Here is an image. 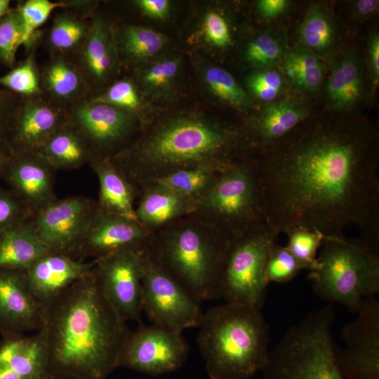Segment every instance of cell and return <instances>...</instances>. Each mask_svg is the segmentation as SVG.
Instances as JSON below:
<instances>
[{
	"instance_id": "7bdbcfd3",
	"label": "cell",
	"mask_w": 379,
	"mask_h": 379,
	"mask_svg": "<svg viewBox=\"0 0 379 379\" xmlns=\"http://www.w3.org/2000/svg\"><path fill=\"white\" fill-rule=\"evenodd\" d=\"M90 99L112 105L131 114L137 111L141 105L136 87L128 79L115 81L102 93Z\"/></svg>"
},
{
	"instance_id": "44dd1931",
	"label": "cell",
	"mask_w": 379,
	"mask_h": 379,
	"mask_svg": "<svg viewBox=\"0 0 379 379\" xmlns=\"http://www.w3.org/2000/svg\"><path fill=\"white\" fill-rule=\"evenodd\" d=\"M48 358L41 331L3 338L0 343V379H46Z\"/></svg>"
},
{
	"instance_id": "7dc6e473",
	"label": "cell",
	"mask_w": 379,
	"mask_h": 379,
	"mask_svg": "<svg viewBox=\"0 0 379 379\" xmlns=\"http://www.w3.org/2000/svg\"><path fill=\"white\" fill-rule=\"evenodd\" d=\"M20 98V95L0 86V143L9 148L7 131Z\"/></svg>"
},
{
	"instance_id": "816d5d0a",
	"label": "cell",
	"mask_w": 379,
	"mask_h": 379,
	"mask_svg": "<svg viewBox=\"0 0 379 379\" xmlns=\"http://www.w3.org/2000/svg\"><path fill=\"white\" fill-rule=\"evenodd\" d=\"M67 6V9L76 13L85 18H88L93 13L95 2L92 1H62Z\"/></svg>"
},
{
	"instance_id": "83f0119b",
	"label": "cell",
	"mask_w": 379,
	"mask_h": 379,
	"mask_svg": "<svg viewBox=\"0 0 379 379\" xmlns=\"http://www.w3.org/2000/svg\"><path fill=\"white\" fill-rule=\"evenodd\" d=\"M36 152L55 170L77 168L93 157L88 143L69 120Z\"/></svg>"
},
{
	"instance_id": "c3c4849f",
	"label": "cell",
	"mask_w": 379,
	"mask_h": 379,
	"mask_svg": "<svg viewBox=\"0 0 379 379\" xmlns=\"http://www.w3.org/2000/svg\"><path fill=\"white\" fill-rule=\"evenodd\" d=\"M135 4L143 13L156 19L166 18L170 11V3L167 0H138Z\"/></svg>"
},
{
	"instance_id": "7402d4cb",
	"label": "cell",
	"mask_w": 379,
	"mask_h": 379,
	"mask_svg": "<svg viewBox=\"0 0 379 379\" xmlns=\"http://www.w3.org/2000/svg\"><path fill=\"white\" fill-rule=\"evenodd\" d=\"M138 193L140 197L135 208V217L151 233L192 214L197 206L196 200L158 183H149Z\"/></svg>"
},
{
	"instance_id": "9f6ffc18",
	"label": "cell",
	"mask_w": 379,
	"mask_h": 379,
	"mask_svg": "<svg viewBox=\"0 0 379 379\" xmlns=\"http://www.w3.org/2000/svg\"><path fill=\"white\" fill-rule=\"evenodd\" d=\"M46 379H62L60 378H58L57 376H55L51 373H49V375H48V377L46 378Z\"/></svg>"
},
{
	"instance_id": "681fc988",
	"label": "cell",
	"mask_w": 379,
	"mask_h": 379,
	"mask_svg": "<svg viewBox=\"0 0 379 379\" xmlns=\"http://www.w3.org/2000/svg\"><path fill=\"white\" fill-rule=\"evenodd\" d=\"M287 0H260L257 3V8L260 14L265 18L271 19L283 13L288 7Z\"/></svg>"
},
{
	"instance_id": "603a6c76",
	"label": "cell",
	"mask_w": 379,
	"mask_h": 379,
	"mask_svg": "<svg viewBox=\"0 0 379 379\" xmlns=\"http://www.w3.org/2000/svg\"><path fill=\"white\" fill-rule=\"evenodd\" d=\"M74 62L82 73L89 90L106 82L118 66V52L113 34L101 16L91 20L87 39L76 55Z\"/></svg>"
},
{
	"instance_id": "11a10c76",
	"label": "cell",
	"mask_w": 379,
	"mask_h": 379,
	"mask_svg": "<svg viewBox=\"0 0 379 379\" xmlns=\"http://www.w3.org/2000/svg\"><path fill=\"white\" fill-rule=\"evenodd\" d=\"M11 1L0 0V20L6 15L12 9L10 6Z\"/></svg>"
},
{
	"instance_id": "ab89813d",
	"label": "cell",
	"mask_w": 379,
	"mask_h": 379,
	"mask_svg": "<svg viewBox=\"0 0 379 379\" xmlns=\"http://www.w3.org/2000/svg\"><path fill=\"white\" fill-rule=\"evenodd\" d=\"M303 270L286 246L275 244L272 248L265 266V277L268 283H286Z\"/></svg>"
},
{
	"instance_id": "cb8c5ba5",
	"label": "cell",
	"mask_w": 379,
	"mask_h": 379,
	"mask_svg": "<svg viewBox=\"0 0 379 379\" xmlns=\"http://www.w3.org/2000/svg\"><path fill=\"white\" fill-rule=\"evenodd\" d=\"M43 96L53 105L68 109L87 98L88 86L74 62L53 54L39 70Z\"/></svg>"
},
{
	"instance_id": "836d02e7",
	"label": "cell",
	"mask_w": 379,
	"mask_h": 379,
	"mask_svg": "<svg viewBox=\"0 0 379 379\" xmlns=\"http://www.w3.org/2000/svg\"><path fill=\"white\" fill-rule=\"evenodd\" d=\"M0 86L21 97L43 95L32 53L7 74L0 76Z\"/></svg>"
},
{
	"instance_id": "e0dca14e",
	"label": "cell",
	"mask_w": 379,
	"mask_h": 379,
	"mask_svg": "<svg viewBox=\"0 0 379 379\" xmlns=\"http://www.w3.org/2000/svg\"><path fill=\"white\" fill-rule=\"evenodd\" d=\"M69 121L84 136L93 154L123 140L133 126V114L112 105L86 98L68 109Z\"/></svg>"
},
{
	"instance_id": "52a82bcc",
	"label": "cell",
	"mask_w": 379,
	"mask_h": 379,
	"mask_svg": "<svg viewBox=\"0 0 379 379\" xmlns=\"http://www.w3.org/2000/svg\"><path fill=\"white\" fill-rule=\"evenodd\" d=\"M331 304L291 326L269 352L262 379H345L335 358Z\"/></svg>"
},
{
	"instance_id": "30bf717a",
	"label": "cell",
	"mask_w": 379,
	"mask_h": 379,
	"mask_svg": "<svg viewBox=\"0 0 379 379\" xmlns=\"http://www.w3.org/2000/svg\"><path fill=\"white\" fill-rule=\"evenodd\" d=\"M142 312L153 324L182 332L199 327L200 303L149 257L145 246L142 265Z\"/></svg>"
},
{
	"instance_id": "8fae6325",
	"label": "cell",
	"mask_w": 379,
	"mask_h": 379,
	"mask_svg": "<svg viewBox=\"0 0 379 379\" xmlns=\"http://www.w3.org/2000/svg\"><path fill=\"white\" fill-rule=\"evenodd\" d=\"M188 352L182 332L153 324H140L135 331H129L119 355L118 368L157 376L179 368Z\"/></svg>"
},
{
	"instance_id": "f6af8a7d",
	"label": "cell",
	"mask_w": 379,
	"mask_h": 379,
	"mask_svg": "<svg viewBox=\"0 0 379 379\" xmlns=\"http://www.w3.org/2000/svg\"><path fill=\"white\" fill-rule=\"evenodd\" d=\"M32 216L8 189L0 187V230Z\"/></svg>"
},
{
	"instance_id": "4dcf8cb0",
	"label": "cell",
	"mask_w": 379,
	"mask_h": 379,
	"mask_svg": "<svg viewBox=\"0 0 379 379\" xmlns=\"http://www.w3.org/2000/svg\"><path fill=\"white\" fill-rule=\"evenodd\" d=\"M283 70L297 88L313 91L323 82L324 68L318 55L306 49L290 52L284 58Z\"/></svg>"
},
{
	"instance_id": "f546056e",
	"label": "cell",
	"mask_w": 379,
	"mask_h": 379,
	"mask_svg": "<svg viewBox=\"0 0 379 379\" xmlns=\"http://www.w3.org/2000/svg\"><path fill=\"white\" fill-rule=\"evenodd\" d=\"M86 18L71 11L55 16L47 37L53 55H77L81 51L91 27Z\"/></svg>"
},
{
	"instance_id": "74e56055",
	"label": "cell",
	"mask_w": 379,
	"mask_h": 379,
	"mask_svg": "<svg viewBox=\"0 0 379 379\" xmlns=\"http://www.w3.org/2000/svg\"><path fill=\"white\" fill-rule=\"evenodd\" d=\"M204 80L209 90L222 100L237 107L248 105L249 99L246 93L225 69L208 67L204 72Z\"/></svg>"
},
{
	"instance_id": "d6986e66",
	"label": "cell",
	"mask_w": 379,
	"mask_h": 379,
	"mask_svg": "<svg viewBox=\"0 0 379 379\" xmlns=\"http://www.w3.org/2000/svg\"><path fill=\"white\" fill-rule=\"evenodd\" d=\"M55 169L36 152L13 154L3 178L31 215L56 199Z\"/></svg>"
},
{
	"instance_id": "9c48e42d",
	"label": "cell",
	"mask_w": 379,
	"mask_h": 379,
	"mask_svg": "<svg viewBox=\"0 0 379 379\" xmlns=\"http://www.w3.org/2000/svg\"><path fill=\"white\" fill-rule=\"evenodd\" d=\"M278 234L264 222L230 240L220 277V295L226 303L262 309L269 284L266 262Z\"/></svg>"
},
{
	"instance_id": "5bb4252c",
	"label": "cell",
	"mask_w": 379,
	"mask_h": 379,
	"mask_svg": "<svg viewBox=\"0 0 379 379\" xmlns=\"http://www.w3.org/2000/svg\"><path fill=\"white\" fill-rule=\"evenodd\" d=\"M97 204L82 197L55 199L30 217L35 234L51 252L74 253Z\"/></svg>"
},
{
	"instance_id": "d590c367",
	"label": "cell",
	"mask_w": 379,
	"mask_h": 379,
	"mask_svg": "<svg viewBox=\"0 0 379 379\" xmlns=\"http://www.w3.org/2000/svg\"><path fill=\"white\" fill-rule=\"evenodd\" d=\"M25 42L24 25L17 6L0 20V62L13 69L17 50Z\"/></svg>"
},
{
	"instance_id": "ee69618b",
	"label": "cell",
	"mask_w": 379,
	"mask_h": 379,
	"mask_svg": "<svg viewBox=\"0 0 379 379\" xmlns=\"http://www.w3.org/2000/svg\"><path fill=\"white\" fill-rule=\"evenodd\" d=\"M247 86L256 98L262 101H272L280 93L284 87L281 74L271 67L260 68L247 78Z\"/></svg>"
},
{
	"instance_id": "ac0fdd59",
	"label": "cell",
	"mask_w": 379,
	"mask_h": 379,
	"mask_svg": "<svg viewBox=\"0 0 379 379\" xmlns=\"http://www.w3.org/2000/svg\"><path fill=\"white\" fill-rule=\"evenodd\" d=\"M44 307L29 291L25 271L0 269V334L5 337L39 331Z\"/></svg>"
},
{
	"instance_id": "484cf974",
	"label": "cell",
	"mask_w": 379,
	"mask_h": 379,
	"mask_svg": "<svg viewBox=\"0 0 379 379\" xmlns=\"http://www.w3.org/2000/svg\"><path fill=\"white\" fill-rule=\"evenodd\" d=\"M90 162L100 184L98 206L107 213L137 221L133 206L135 193L111 159L93 157Z\"/></svg>"
},
{
	"instance_id": "1f68e13d",
	"label": "cell",
	"mask_w": 379,
	"mask_h": 379,
	"mask_svg": "<svg viewBox=\"0 0 379 379\" xmlns=\"http://www.w3.org/2000/svg\"><path fill=\"white\" fill-rule=\"evenodd\" d=\"M335 32L329 15L319 7L311 8L300 29V39L304 49L315 54L328 51L335 42Z\"/></svg>"
},
{
	"instance_id": "8992f818",
	"label": "cell",
	"mask_w": 379,
	"mask_h": 379,
	"mask_svg": "<svg viewBox=\"0 0 379 379\" xmlns=\"http://www.w3.org/2000/svg\"><path fill=\"white\" fill-rule=\"evenodd\" d=\"M321 247L308 276L315 294L357 313L364 299L379 293V253L345 236L325 237Z\"/></svg>"
},
{
	"instance_id": "d6a6232c",
	"label": "cell",
	"mask_w": 379,
	"mask_h": 379,
	"mask_svg": "<svg viewBox=\"0 0 379 379\" xmlns=\"http://www.w3.org/2000/svg\"><path fill=\"white\" fill-rule=\"evenodd\" d=\"M221 170L223 169L209 166L181 169L149 183L154 182L164 185L197 201Z\"/></svg>"
},
{
	"instance_id": "3957f363",
	"label": "cell",
	"mask_w": 379,
	"mask_h": 379,
	"mask_svg": "<svg viewBox=\"0 0 379 379\" xmlns=\"http://www.w3.org/2000/svg\"><path fill=\"white\" fill-rule=\"evenodd\" d=\"M233 133L197 117H179L159 125L128 153L112 163L135 193L174 171L209 166L225 169L244 159L234 157Z\"/></svg>"
},
{
	"instance_id": "7a4b0ae2",
	"label": "cell",
	"mask_w": 379,
	"mask_h": 379,
	"mask_svg": "<svg viewBox=\"0 0 379 379\" xmlns=\"http://www.w3.org/2000/svg\"><path fill=\"white\" fill-rule=\"evenodd\" d=\"M49 372L62 379H107L130 331L105 298L93 269L44 307Z\"/></svg>"
},
{
	"instance_id": "b9f144b4",
	"label": "cell",
	"mask_w": 379,
	"mask_h": 379,
	"mask_svg": "<svg viewBox=\"0 0 379 379\" xmlns=\"http://www.w3.org/2000/svg\"><path fill=\"white\" fill-rule=\"evenodd\" d=\"M180 70L176 58H166L146 67L140 73V81L148 91H160L168 87L175 79Z\"/></svg>"
},
{
	"instance_id": "60d3db41",
	"label": "cell",
	"mask_w": 379,
	"mask_h": 379,
	"mask_svg": "<svg viewBox=\"0 0 379 379\" xmlns=\"http://www.w3.org/2000/svg\"><path fill=\"white\" fill-rule=\"evenodd\" d=\"M18 8L25 28V45H30L36 36V30L46 21L53 11L67 6L62 1L27 0L18 4Z\"/></svg>"
},
{
	"instance_id": "8d00e7d4",
	"label": "cell",
	"mask_w": 379,
	"mask_h": 379,
	"mask_svg": "<svg viewBox=\"0 0 379 379\" xmlns=\"http://www.w3.org/2000/svg\"><path fill=\"white\" fill-rule=\"evenodd\" d=\"M285 234L288 239L286 246L303 270H314L317 265V251L325 236L318 231L300 227L290 230Z\"/></svg>"
},
{
	"instance_id": "bcb514c9",
	"label": "cell",
	"mask_w": 379,
	"mask_h": 379,
	"mask_svg": "<svg viewBox=\"0 0 379 379\" xmlns=\"http://www.w3.org/2000/svg\"><path fill=\"white\" fill-rule=\"evenodd\" d=\"M203 28L207 40L215 46L223 48L231 42L230 32L225 18L215 11L204 17Z\"/></svg>"
},
{
	"instance_id": "4fadbf2b",
	"label": "cell",
	"mask_w": 379,
	"mask_h": 379,
	"mask_svg": "<svg viewBox=\"0 0 379 379\" xmlns=\"http://www.w3.org/2000/svg\"><path fill=\"white\" fill-rule=\"evenodd\" d=\"M357 318L342 330L346 347L335 348L338 368L345 379H379V302L364 299Z\"/></svg>"
},
{
	"instance_id": "4316f807",
	"label": "cell",
	"mask_w": 379,
	"mask_h": 379,
	"mask_svg": "<svg viewBox=\"0 0 379 379\" xmlns=\"http://www.w3.org/2000/svg\"><path fill=\"white\" fill-rule=\"evenodd\" d=\"M307 110L300 103L286 100L267 106L251 125L254 139L262 148L283 138L308 117Z\"/></svg>"
},
{
	"instance_id": "2e32d148",
	"label": "cell",
	"mask_w": 379,
	"mask_h": 379,
	"mask_svg": "<svg viewBox=\"0 0 379 379\" xmlns=\"http://www.w3.org/2000/svg\"><path fill=\"white\" fill-rule=\"evenodd\" d=\"M151 234L136 220L107 213L97 205L72 257L96 260L123 249L142 247Z\"/></svg>"
},
{
	"instance_id": "ba28073f",
	"label": "cell",
	"mask_w": 379,
	"mask_h": 379,
	"mask_svg": "<svg viewBox=\"0 0 379 379\" xmlns=\"http://www.w3.org/2000/svg\"><path fill=\"white\" fill-rule=\"evenodd\" d=\"M191 215L229 240L266 222L256 159L245 158L221 170Z\"/></svg>"
},
{
	"instance_id": "d4e9b609",
	"label": "cell",
	"mask_w": 379,
	"mask_h": 379,
	"mask_svg": "<svg viewBox=\"0 0 379 379\" xmlns=\"http://www.w3.org/2000/svg\"><path fill=\"white\" fill-rule=\"evenodd\" d=\"M30 217L0 230V269L25 271L51 252L35 234Z\"/></svg>"
},
{
	"instance_id": "5b68a950",
	"label": "cell",
	"mask_w": 379,
	"mask_h": 379,
	"mask_svg": "<svg viewBox=\"0 0 379 379\" xmlns=\"http://www.w3.org/2000/svg\"><path fill=\"white\" fill-rule=\"evenodd\" d=\"M230 240L192 215L151 234L152 260L200 304L220 298V277Z\"/></svg>"
},
{
	"instance_id": "ffe728a7",
	"label": "cell",
	"mask_w": 379,
	"mask_h": 379,
	"mask_svg": "<svg viewBox=\"0 0 379 379\" xmlns=\"http://www.w3.org/2000/svg\"><path fill=\"white\" fill-rule=\"evenodd\" d=\"M95 264V260L86 262L51 251L25 270V276L32 294L44 307L91 273Z\"/></svg>"
},
{
	"instance_id": "9a60e30c",
	"label": "cell",
	"mask_w": 379,
	"mask_h": 379,
	"mask_svg": "<svg viewBox=\"0 0 379 379\" xmlns=\"http://www.w3.org/2000/svg\"><path fill=\"white\" fill-rule=\"evenodd\" d=\"M69 120L67 109L43 95L20 96L6 135L13 154L36 152Z\"/></svg>"
},
{
	"instance_id": "f1b7e54d",
	"label": "cell",
	"mask_w": 379,
	"mask_h": 379,
	"mask_svg": "<svg viewBox=\"0 0 379 379\" xmlns=\"http://www.w3.org/2000/svg\"><path fill=\"white\" fill-rule=\"evenodd\" d=\"M363 88L361 70L354 56H346L334 65L326 84L332 107L343 109L352 105L361 98Z\"/></svg>"
},
{
	"instance_id": "f35d334b",
	"label": "cell",
	"mask_w": 379,
	"mask_h": 379,
	"mask_svg": "<svg viewBox=\"0 0 379 379\" xmlns=\"http://www.w3.org/2000/svg\"><path fill=\"white\" fill-rule=\"evenodd\" d=\"M284 53V45L277 35L263 33L249 41L245 56L247 62L253 66L265 68L277 62Z\"/></svg>"
},
{
	"instance_id": "db71d44e",
	"label": "cell",
	"mask_w": 379,
	"mask_h": 379,
	"mask_svg": "<svg viewBox=\"0 0 379 379\" xmlns=\"http://www.w3.org/2000/svg\"><path fill=\"white\" fill-rule=\"evenodd\" d=\"M13 155L8 147L0 143V178H3Z\"/></svg>"
},
{
	"instance_id": "f5cc1de1",
	"label": "cell",
	"mask_w": 379,
	"mask_h": 379,
	"mask_svg": "<svg viewBox=\"0 0 379 379\" xmlns=\"http://www.w3.org/2000/svg\"><path fill=\"white\" fill-rule=\"evenodd\" d=\"M378 6V0H359L355 4V8L359 15L366 16L375 12Z\"/></svg>"
},
{
	"instance_id": "6da1fadb",
	"label": "cell",
	"mask_w": 379,
	"mask_h": 379,
	"mask_svg": "<svg viewBox=\"0 0 379 379\" xmlns=\"http://www.w3.org/2000/svg\"><path fill=\"white\" fill-rule=\"evenodd\" d=\"M262 149L256 162L265 215L275 231L344 237L354 223L359 240L379 248L378 141L371 124L322 119Z\"/></svg>"
},
{
	"instance_id": "7c38bea8",
	"label": "cell",
	"mask_w": 379,
	"mask_h": 379,
	"mask_svg": "<svg viewBox=\"0 0 379 379\" xmlns=\"http://www.w3.org/2000/svg\"><path fill=\"white\" fill-rule=\"evenodd\" d=\"M145 246L123 249L96 259L93 267L105 298L126 322L140 321Z\"/></svg>"
},
{
	"instance_id": "277c9868",
	"label": "cell",
	"mask_w": 379,
	"mask_h": 379,
	"mask_svg": "<svg viewBox=\"0 0 379 379\" xmlns=\"http://www.w3.org/2000/svg\"><path fill=\"white\" fill-rule=\"evenodd\" d=\"M197 344L211 379H249L265 366L270 329L260 310L225 303L203 313Z\"/></svg>"
},
{
	"instance_id": "e575fe53",
	"label": "cell",
	"mask_w": 379,
	"mask_h": 379,
	"mask_svg": "<svg viewBox=\"0 0 379 379\" xmlns=\"http://www.w3.org/2000/svg\"><path fill=\"white\" fill-rule=\"evenodd\" d=\"M121 45L125 53L133 59H145L159 53L165 44L164 36L152 29L129 26L124 29Z\"/></svg>"
},
{
	"instance_id": "f907efd6",
	"label": "cell",
	"mask_w": 379,
	"mask_h": 379,
	"mask_svg": "<svg viewBox=\"0 0 379 379\" xmlns=\"http://www.w3.org/2000/svg\"><path fill=\"white\" fill-rule=\"evenodd\" d=\"M371 66L375 82L379 79V37L375 34L371 39L368 46Z\"/></svg>"
}]
</instances>
